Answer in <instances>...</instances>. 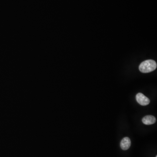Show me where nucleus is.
Returning <instances> with one entry per match:
<instances>
[{
  "mask_svg": "<svg viewBox=\"0 0 157 157\" xmlns=\"http://www.w3.org/2000/svg\"><path fill=\"white\" fill-rule=\"evenodd\" d=\"M136 99L137 102L142 106L148 105L150 102V100L148 99V98L142 93H138L136 95Z\"/></svg>",
  "mask_w": 157,
  "mask_h": 157,
  "instance_id": "2",
  "label": "nucleus"
},
{
  "mask_svg": "<svg viewBox=\"0 0 157 157\" xmlns=\"http://www.w3.org/2000/svg\"><path fill=\"white\" fill-rule=\"evenodd\" d=\"M131 145V141L128 137H125L121 141L120 146L123 150H127L130 148Z\"/></svg>",
  "mask_w": 157,
  "mask_h": 157,
  "instance_id": "3",
  "label": "nucleus"
},
{
  "mask_svg": "<svg viewBox=\"0 0 157 157\" xmlns=\"http://www.w3.org/2000/svg\"><path fill=\"white\" fill-rule=\"evenodd\" d=\"M142 122L145 125H151L155 123L156 119L154 116L152 115H147L143 118Z\"/></svg>",
  "mask_w": 157,
  "mask_h": 157,
  "instance_id": "4",
  "label": "nucleus"
},
{
  "mask_svg": "<svg viewBox=\"0 0 157 157\" xmlns=\"http://www.w3.org/2000/svg\"><path fill=\"white\" fill-rule=\"evenodd\" d=\"M156 157H157V156H156Z\"/></svg>",
  "mask_w": 157,
  "mask_h": 157,
  "instance_id": "5",
  "label": "nucleus"
},
{
  "mask_svg": "<svg viewBox=\"0 0 157 157\" xmlns=\"http://www.w3.org/2000/svg\"><path fill=\"white\" fill-rule=\"evenodd\" d=\"M157 66V63L153 60H147L141 63L139 70L142 73H149L155 70Z\"/></svg>",
  "mask_w": 157,
  "mask_h": 157,
  "instance_id": "1",
  "label": "nucleus"
}]
</instances>
